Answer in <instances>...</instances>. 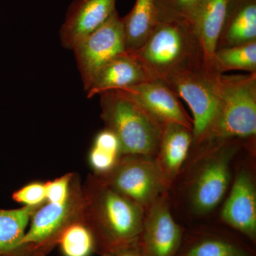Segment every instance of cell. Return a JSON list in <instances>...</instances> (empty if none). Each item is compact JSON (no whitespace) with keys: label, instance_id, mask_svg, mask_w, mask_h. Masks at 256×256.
<instances>
[{"label":"cell","instance_id":"cell-10","mask_svg":"<svg viewBox=\"0 0 256 256\" xmlns=\"http://www.w3.org/2000/svg\"><path fill=\"white\" fill-rule=\"evenodd\" d=\"M166 192L146 210L138 244L143 256H176L182 242V229L175 222Z\"/></svg>","mask_w":256,"mask_h":256},{"label":"cell","instance_id":"cell-7","mask_svg":"<svg viewBox=\"0 0 256 256\" xmlns=\"http://www.w3.org/2000/svg\"><path fill=\"white\" fill-rule=\"evenodd\" d=\"M242 141L229 140L204 148L203 161L190 186V202L195 213H210L224 198L230 181V163Z\"/></svg>","mask_w":256,"mask_h":256},{"label":"cell","instance_id":"cell-23","mask_svg":"<svg viewBox=\"0 0 256 256\" xmlns=\"http://www.w3.org/2000/svg\"><path fill=\"white\" fill-rule=\"evenodd\" d=\"M58 246L64 256H90L96 252L94 237L84 223L74 224L67 228Z\"/></svg>","mask_w":256,"mask_h":256},{"label":"cell","instance_id":"cell-19","mask_svg":"<svg viewBox=\"0 0 256 256\" xmlns=\"http://www.w3.org/2000/svg\"><path fill=\"white\" fill-rule=\"evenodd\" d=\"M127 52L140 48L156 28L158 21L154 0H136L129 13L122 18Z\"/></svg>","mask_w":256,"mask_h":256},{"label":"cell","instance_id":"cell-5","mask_svg":"<svg viewBox=\"0 0 256 256\" xmlns=\"http://www.w3.org/2000/svg\"><path fill=\"white\" fill-rule=\"evenodd\" d=\"M84 198L80 178L74 173L68 196L46 202L32 216L31 225L12 256H47L58 245L64 232L84 222Z\"/></svg>","mask_w":256,"mask_h":256},{"label":"cell","instance_id":"cell-2","mask_svg":"<svg viewBox=\"0 0 256 256\" xmlns=\"http://www.w3.org/2000/svg\"><path fill=\"white\" fill-rule=\"evenodd\" d=\"M130 54L153 78L210 66L191 24L180 22H159L144 44Z\"/></svg>","mask_w":256,"mask_h":256},{"label":"cell","instance_id":"cell-16","mask_svg":"<svg viewBox=\"0 0 256 256\" xmlns=\"http://www.w3.org/2000/svg\"><path fill=\"white\" fill-rule=\"evenodd\" d=\"M234 0H202L192 25L208 64L212 60Z\"/></svg>","mask_w":256,"mask_h":256},{"label":"cell","instance_id":"cell-15","mask_svg":"<svg viewBox=\"0 0 256 256\" xmlns=\"http://www.w3.org/2000/svg\"><path fill=\"white\" fill-rule=\"evenodd\" d=\"M153 79L150 74L131 54L126 52L111 60L98 72L87 89V98L101 92L120 90Z\"/></svg>","mask_w":256,"mask_h":256},{"label":"cell","instance_id":"cell-24","mask_svg":"<svg viewBox=\"0 0 256 256\" xmlns=\"http://www.w3.org/2000/svg\"><path fill=\"white\" fill-rule=\"evenodd\" d=\"M202 0H154L158 21L191 24Z\"/></svg>","mask_w":256,"mask_h":256},{"label":"cell","instance_id":"cell-12","mask_svg":"<svg viewBox=\"0 0 256 256\" xmlns=\"http://www.w3.org/2000/svg\"><path fill=\"white\" fill-rule=\"evenodd\" d=\"M116 0H74L60 26V44L73 50L82 38L102 26L117 11Z\"/></svg>","mask_w":256,"mask_h":256},{"label":"cell","instance_id":"cell-26","mask_svg":"<svg viewBox=\"0 0 256 256\" xmlns=\"http://www.w3.org/2000/svg\"><path fill=\"white\" fill-rule=\"evenodd\" d=\"M74 173H67L53 181L45 183L46 202L63 201L68 196Z\"/></svg>","mask_w":256,"mask_h":256},{"label":"cell","instance_id":"cell-9","mask_svg":"<svg viewBox=\"0 0 256 256\" xmlns=\"http://www.w3.org/2000/svg\"><path fill=\"white\" fill-rule=\"evenodd\" d=\"M72 50L86 92L106 64L127 52L122 18L114 12L102 26L82 38Z\"/></svg>","mask_w":256,"mask_h":256},{"label":"cell","instance_id":"cell-20","mask_svg":"<svg viewBox=\"0 0 256 256\" xmlns=\"http://www.w3.org/2000/svg\"><path fill=\"white\" fill-rule=\"evenodd\" d=\"M42 206L0 208V256H13L24 236L28 222Z\"/></svg>","mask_w":256,"mask_h":256},{"label":"cell","instance_id":"cell-21","mask_svg":"<svg viewBox=\"0 0 256 256\" xmlns=\"http://www.w3.org/2000/svg\"><path fill=\"white\" fill-rule=\"evenodd\" d=\"M212 66L222 74L233 70L256 73V42L217 48L212 58Z\"/></svg>","mask_w":256,"mask_h":256},{"label":"cell","instance_id":"cell-17","mask_svg":"<svg viewBox=\"0 0 256 256\" xmlns=\"http://www.w3.org/2000/svg\"><path fill=\"white\" fill-rule=\"evenodd\" d=\"M176 256H255L252 248L238 239L213 232L183 237Z\"/></svg>","mask_w":256,"mask_h":256},{"label":"cell","instance_id":"cell-14","mask_svg":"<svg viewBox=\"0 0 256 256\" xmlns=\"http://www.w3.org/2000/svg\"><path fill=\"white\" fill-rule=\"evenodd\" d=\"M192 144V128L178 124L163 126L154 160L166 190L174 182Z\"/></svg>","mask_w":256,"mask_h":256},{"label":"cell","instance_id":"cell-25","mask_svg":"<svg viewBox=\"0 0 256 256\" xmlns=\"http://www.w3.org/2000/svg\"><path fill=\"white\" fill-rule=\"evenodd\" d=\"M12 200L24 206H42L46 202L45 183L34 182L25 185L13 193Z\"/></svg>","mask_w":256,"mask_h":256},{"label":"cell","instance_id":"cell-22","mask_svg":"<svg viewBox=\"0 0 256 256\" xmlns=\"http://www.w3.org/2000/svg\"><path fill=\"white\" fill-rule=\"evenodd\" d=\"M118 140L114 133L107 129L102 130L96 136L90 154L89 162L94 174L101 175L108 172L120 158Z\"/></svg>","mask_w":256,"mask_h":256},{"label":"cell","instance_id":"cell-1","mask_svg":"<svg viewBox=\"0 0 256 256\" xmlns=\"http://www.w3.org/2000/svg\"><path fill=\"white\" fill-rule=\"evenodd\" d=\"M84 223L92 233L96 254L136 242L142 230L146 210L98 175L82 184Z\"/></svg>","mask_w":256,"mask_h":256},{"label":"cell","instance_id":"cell-13","mask_svg":"<svg viewBox=\"0 0 256 256\" xmlns=\"http://www.w3.org/2000/svg\"><path fill=\"white\" fill-rule=\"evenodd\" d=\"M222 220L229 226L256 240V188L254 176L242 170L236 176L232 191L222 210Z\"/></svg>","mask_w":256,"mask_h":256},{"label":"cell","instance_id":"cell-6","mask_svg":"<svg viewBox=\"0 0 256 256\" xmlns=\"http://www.w3.org/2000/svg\"><path fill=\"white\" fill-rule=\"evenodd\" d=\"M216 72L210 66L183 70L162 79L178 98L186 101L193 114V144L205 146L218 110Z\"/></svg>","mask_w":256,"mask_h":256},{"label":"cell","instance_id":"cell-4","mask_svg":"<svg viewBox=\"0 0 256 256\" xmlns=\"http://www.w3.org/2000/svg\"><path fill=\"white\" fill-rule=\"evenodd\" d=\"M218 110L205 146L229 140L255 141L256 73L216 74Z\"/></svg>","mask_w":256,"mask_h":256},{"label":"cell","instance_id":"cell-27","mask_svg":"<svg viewBox=\"0 0 256 256\" xmlns=\"http://www.w3.org/2000/svg\"><path fill=\"white\" fill-rule=\"evenodd\" d=\"M137 240L112 248L101 254L100 256H143Z\"/></svg>","mask_w":256,"mask_h":256},{"label":"cell","instance_id":"cell-11","mask_svg":"<svg viewBox=\"0 0 256 256\" xmlns=\"http://www.w3.org/2000/svg\"><path fill=\"white\" fill-rule=\"evenodd\" d=\"M120 90L142 106L162 126L178 124L193 128V121L178 96L162 79H151Z\"/></svg>","mask_w":256,"mask_h":256},{"label":"cell","instance_id":"cell-3","mask_svg":"<svg viewBox=\"0 0 256 256\" xmlns=\"http://www.w3.org/2000/svg\"><path fill=\"white\" fill-rule=\"evenodd\" d=\"M99 96L101 119L118 140L121 154L154 158L163 126L121 90Z\"/></svg>","mask_w":256,"mask_h":256},{"label":"cell","instance_id":"cell-8","mask_svg":"<svg viewBox=\"0 0 256 256\" xmlns=\"http://www.w3.org/2000/svg\"><path fill=\"white\" fill-rule=\"evenodd\" d=\"M98 176L144 210L168 190L152 156H121L112 170Z\"/></svg>","mask_w":256,"mask_h":256},{"label":"cell","instance_id":"cell-18","mask_svg":"<svg viewBox=\"0 0 256 256\" xmlns=\"http://www.w3.org/2000/svg\"><path fill=\"white\" fill-rule=\"evenodd\" d=\"M254 42H256V0H234L216 50Z\"/></svg>","mask_w":256,"mask_h":256}]
</instances>
